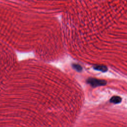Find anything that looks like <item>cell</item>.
Listing matches in <instances>:
<instances>
[{
    "label": "cell",
    "instance_id": "1",
    "mask_svg": "<svg viewBox=\"0 0 127 127\" xmlns=\"http://www.w3.org/2000/svg\"><path fill=\"white\" fill-rule=\"evenodd\" d=\"M87 82L88 84H90L93 87L105 85L107 83L106 81L104 80L98 79L95 78H89L87 79Z\"/></svg>",
    "mask_w": 127,
    "mask_h": 127
},
{
    "label": "cell",
    "instance_id": "2",
    "mask_svg": "<svg viewBox=\"0 0 127 127\" xmlns=\"http://www.w3.org/2000/svg\"><path fill=\"white\" fill-rule=\"evenodd\" d=\"M93 68L97 70L101 71L102 72H105L108 70L107 67L103 65H95Z\"/></svg>",
    "mask_w": 127,
    "mask_h": 127
},
{
    "label": "cell",
    "instance_id": "3",
    "mask_svg": "<svg viewBox=\"0 0 127 127\" xmlns=\"http://www.w3.org/2000/svg\"><path fill=\"white\" fill-rule=\"evenodd\" d=\"M121 101H122V98L120 97L117 96H113L110 99V102L111 103H114V104L119 103Z\"/></svg>",
    "mask_w": 127,
    "mask_h": 127
},
{
    "label": "cell",
    "instance_id": "4",
    "mask_svg": "<svg viewBox=\"0 0 127 127\" xmlns=\"http://www.w3.org/2000/svg\"><path fill=\"white\" fill-rule=\"evenodd\" d=\"M72 66L73 67V68H74L75 70L78 71H80L82 70V67L78 64H73L72 65Z\"/></svg>",
    "mask_w": 127,
    "mask_h": 127
}]
</instances>
